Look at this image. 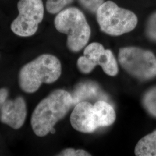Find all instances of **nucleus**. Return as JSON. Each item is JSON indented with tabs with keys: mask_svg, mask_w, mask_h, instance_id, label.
Masks as SVG:
<instances>
[{
	"mask_svg": "<svg viewBox=\"0 0 156 156\" xmlns=\"http://www.w3.org/2000/svg\"><path fill=\"white\" fill-rule=\"evenodd\" d=\"M73 1V0H47L46 4L47 11L51 14H57Z\"/></svg>",
	"mask_w": 156,
	"mask_h": 156,
	"instance_id": "nucleus-13",
	"label": "nucleus"
},
{
	"mask_svg": "<svg viewBox=\"0 0 156 156\" xmlns=\"http://www.w3.org/2000/svg\"><path fill=\"white\" fill-rule=\"evenodd\" d=\"M73 106L71 94L57 89L41 101L35 108L31 125L35 134L43 137L50 133L57 123L65 117Z\"/></svg>",
	"mask_w": 156,
	"mask_h": 156,
	"instance_id": "nucleus-1",
	"label": "nucleus"
},
{
	"mask_svg": "<svg viewBox=\"0 0 156 156\" xmlns=\"http://www.w3.org/2000/svg\"><path fill=\"white\" fill-rule=\"evenodd\" d=\"M97 66L111 76L117 75L119 72L116 59L111 50L105 49L100 43L93 42L84 48L83 56L78 58L77 67L80 72L87 74Z\"/></svg>",
	"mask_w": 156,
	"mask_h": 156,
	"instance_id": "nucleus-7",
	"label": "nucleus"
},
{
	"mask_svg": "<svg viewBox=\"0 0 156 156\" xmlns=\"http://www.w3.org/2000/svg\"><path fill=\"white\" fill-rule=\"evenodd\" d=\"M145 32L149 39L156 42V12L149 17L146 23Z\"/></svg>",
	"mask_w": 156,
	"mask_h": 156,
	"instance_id": "nucleus-14",
	"label": "nucleus"
},
{
	"mask_svg": "<svg viewBox=\"0 0 156 156\" xmlns=\"http://www.w3.org/2000/svg\"><path fill=\"white\" fill-rule=\"evenodd\" d=\"M9 94V91L6 88L0 89V110L7 100Z\"/></svg>",
	"mask_w": 156,
	"mask_h": 156,
	"instance_id": "nucleus-17",
	"label": "nucleus"
},
{
	"mask_svg": "<svg viewBox=\"0 0 156 156\" xmlns=\"http://www.w3.org/2000/svg\"><path fill=\"white\" fill-rule=\"evenodd\" d=\"M137 156H156V130L141 138L135 147Z\"/></svg>",
	"mask_w": 156,
	"mask_h": 156,
	"instance_id": "nucleus-11",
	"label": "nucleus"
},
{
	"mask_svg": "<svg viewBox=\"0 0 156 156\" xmlns=\"http://www.w3.org/2000/svg\"><path fill=\"white\" fill-rule=\"evenodd\" d=\"M61 62L56 56L44 54L29 62L20 69L18 82L22 91L32 94L43 83L51 84L60 77Z\"/></svg>",
	"mask_w": 156,
	"mask_h": 156,
	"instance_id": "nucleus-2",
	"label": "nucleus"
},
{
	"mask_svg": "<svg viewBox=\"0 0 156 156\" xmlns=\"http://www.w3.org/2000/svg\"><path fill=\"white\" fill-rule=\"evenodd\" d=\"M94 105L96 123L98 128L111 126L116 120V112L110 104L105 101H97Z\"/></svg>",
	"mask_w": 156,
	"mask_h": 156,
	"instance_id": "nucleus-10",
	"label": "nucleus"
},
{
	"mask_svg": "<svg viewBox=\"0 0 156 156\" xmlns=\"http://www.w3.org/2000/svg\"><path fill=\"white\" fill-rule=\"evenodd\" d=\"M56 30L67 35L69 50L78 52L87 44L91 28L83 13L75 7L67 8L57 13L54 21Z\"/></svg>",
	"mask_w": 156,
	"mask_h": 156,
	"instance_id": "nucleus-3",
	"label": "nucleus"
},
{
	"mask_svg": "<svg viewBox=\"0 0 156 156\" xmlns=\"http://www.w3.org/2000/svg\"><path fill=\"white\" fill-rule=\"evenodd\" d=\"M73 128L83 133H92L98 127L96 123L94 105L89 101H82L75 105L70 116Z\"/></svg>",
	"mask_w": 156,
	"mask_h": 156,
	"instance_id": "nucleus-9",
	"label": "nucleus"
},
{
	"mask_svg": "<svg viewBox=\"0 0 156 156\" xmlns=\"http://www.w3.org/2000/svg\"><path fill=\"white\" fill-rule=\"evenodd\" d=\"M27 105L24 98L19 96L6 101L0 110V121L13 129L21 128L27 117Z\"/></svg>",
	"mask_w": 156,
	"mask_h": 156,
	"instance_id": "nucleus-8",
	"label": "nucleus"
},
{
	"mask_svg": "<svg viewBox=\"0 0 156 156\" xmlns=\"http://www.w3.org/2000/svg\"><path fill=\"white\" fill-rule=\"evenodd\" d=\"M86 10L91 13H96L97 9L105 1L104 0H78Z\"/></svg>",
	"mask_w": 156,
	"mask_h": 156,
	"instance_id": "nucleus-15",
	"label": "nucleus"
},
{
	"mask_svg": "<svg viewBox=\"0 0 156 156\" xmlns=\"http://www.w3.org/2000/svg\"><path fill=\"white\" fill-rule=\"evenodd\" d=\"M118 60L123 69L140 80H148L156 76V57L150 50L138 47L120 48Z\"/></svg>",
	"mask_w": 156,
	"mask_h": 156,
	"instance_id": "nucleus-5",
	"label": "nucleus"
},
{
	"mask_svg": "<svg viewBox=\"0 0 156 156\" xmlns=\"http://www.w3.org/2000/svg\"><path fill=\"white\" fill-rule=\"evenodd\" d=\"M58 156H87L91 154L87 151L82 149H74L72 148H68L62 151Z\"/></svg>",
	"mask_w": 156,
	"mask_h": 156,
	"instance_id": "nucleus-16",
	"label": "nucleus"
},
{
	"mask_svg": "<svg viewBox=\"0 0 156 156\" xmlns=\"http://www.w3.org/2000/svg\"><path fill=\"white\" fill-rule=\"evenodd\" d=\"M56 133V129H55V128H53L51 130V131H50V133H51V134H55Z\"/></svg>",
	"mask_w": 156,
	"mask_h": 156,
	"instance_id": "nucleus-18",
	"label": "nucleus"
},
{
	"mask_svg": "<svg viewBox=\"0 0 156 156\" xmlns=\"http://www.w3.org/2000/svg\"><path fill=\"white\" fill-rule=\"evenodd\" d=\"M142 104L151 116L156 117V87L148 90L143 97Z\"/></svg>",
	"mask_w": 156,
	"mask_h": 156,
	"instance_id": "nucleus-12",
	"label": "nucleus"
},
{
	"mask_svg": "<svg viewBox=\"0 0 156 156\" xmlns=\"http://www.w3.org/2000/svg\"><path fill=\"white\" fill-rule=\"evenodd\" d=\"M95 13L101 30L112 36L129 33L138 24V17L133 12L120 8L111 1H105Z\"/></svg>",
	"mask_w": 156,
	"mask_h": 156,
	"instance_id": "nucleus-4",
	"label": "nucleus"
},
{
	"mask_svg": "<svg viewBox=\"0 0 156 156\" xmlns=\"http://www.w3.org/2000/svg\"><path fill=\"white\" fill-rule=\"evenodd\" d=\"M17 9L19 15L11 25L12 32L22 37L33 35L44 16L42 0H19Z\"/></svg>",
	"mask_w": 156,
	"mask_h": 156,
	"instance_id": "nucleus-6",
	"label": "nucleus"
}]
</instances>
